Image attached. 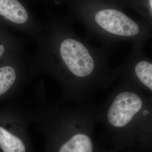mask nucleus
I'll use <instances>...</instances> for the list:
<instances>
[{
    "mask_svg": "<svg viewBox=\"0 0 152 152\" xmlns=\"http://www.w3.org/2000/svg\"><path fill=\"white\" fill-rule=\"evenodd\" d=\"M139 7V11H141L142 15L147 22V26L152 33V0H141Z\"/></svg>",
    "mask_w": 152,
    "mask_h": 152,
    "instance_id": "nucleus-8",
    "label": "nucleus"
},
{
    "mask_svg": "<svg viewBox=\"0 0 152 152\" xmlns=\"http://www.w3.org/2000/svg\"><path fill=\"white\" fill-rule=\"evenodd\" d=\"M5 50V47L3 45H0V57L4 54Z\"/></svg>",
    "mask_w": 152,
    "mask_h": 152,
    "instance_id": "nucleus-9",
    "label": "nucleus"
},
{
    "mask_svg": "<svg viewBox=\"0 0 152 152\" xmlns=\"http://www.w3.org/2000/svg\"><path fill=\"white\" fill-rule=\"evenodd\" d=\"M0 15L16 24L24 23L28 19L27 11L17 0H0Z\"/></svg>",
    "mask_w": 152,
    "mask_h": 152,
    "instance_id": "nucleus-4",
    "label": "nucleus"
},
{
    "mask_svg": "<svg viewBox=\"0 0 152 152\" xmlns=\"http://www.w3.org/2000/svg\"><path fill=\"white\" fill-rule=\"evenodd\" d=\"M0 148L4 152H26L21 139L2 127H0Z\"/></svg>",
    "mask_w": 152,
    "mask_h": 152,
    "instance_id": "nucleus-6",
    "label": "nucleus"
},
{
    "mask_svg": "<svg viewBox=\"0 0 152 152\" xmlns=\"http://www.w3.org/2000/svg\"><path fill=\"white\" fill-rule=\"evenodd\" d=\"M91 139L84 134H77L71 137L61 147L59 152H92Z\"/></svg>",
    "mask_w": 152,
    "mask_h": 152,
    "instance_id": "nucleus-5",
    "label": "nucleus"
},
{
    "mask_svg": "<svg viewBox=\"0 0 152 152\" xmlns=\"http://www.w3.org/2000/svg\"><path fill=\"white\" fill-rule=\"evenodd\" d=\"M16 79L14 69L10 66L0 68V95L7 92Z\"/></svg>",
    "mask_w": 152,
    "mask_h": 152,
    "instance_id": "nucleus-7",
    "label": "nucleus"
},
{
    "mask_svg": "<svg viewBox=\"0 0 152 152\" xmlns=\"http://www.w3.org/2000/svg\"><path fill=\"white\" fill-rule=\"evenodd\" d=\"M143 45L133 43L130 54L117 71L152 92V60L143 53Z\"/></svg>",
    "mask_w": 152,
    "mask_h": 152,
    "instance_id": "nucleus-3",
    "label": "nucleus"
},
{
    "mask_svg": "<svg viewBox=\"0 0 152 152\" xmlns=\"http://www.w3.org/2000/svg\"><path fill=\"white\" fill-rule=\"evenodd\" d=\"M61 58L68 69L75 76L85 78L96 69V61L83 44L74 39L64 40L60 48Z\"/></svg>",
    "mask_w": 152,
    "mask_h": 152,
    "instance_id": "nucleus-1",
    "label": "nucleus"
},
{
    "mask_svg": "<svg viewBox=\"0 0 152 152\" xmlns=\"http://www.w3.org/2000/svg\"><path fill=\"white\" fill-rule=\"evenodd\" d=\"M144 105L141 96L131 90H124L114 97L109 108L107 118L110 125L122 127L127 125Z\"/></svg>",
    "mask_w": 152,
    "mask_h": 152,
    "instance_id": "nucleus-2",
    "label": "nucleus"
}]
</instances>
